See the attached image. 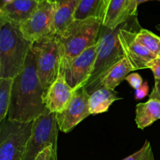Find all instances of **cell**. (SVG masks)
<instances>
[{
    "instance_id": "cell-1",
    "label": "cell",
    "mask_w": 160,
    "mask_h": 160,
    "mask_svg": "<svg viewBox=\"0 0 160 160\" xmlns=\"http://www.w3.org/2000/svg\"><path fill=\"white\" fill-rule=\"evenodd\" d=\"M44 92L38 76L35 54L31 49L23 70L14 78L6 118L20 123L34 121L47 109L43 102Z\"/></svg>"
},
{
    "instance_id": "cell-10",
    "label": "cell",
    "mask_w": 160,
    "mask_h": 160,
    "mask_svg": "<svg viewBox=\"0 0 160 160\" xmlns=\"http://www.w3.org/2000/svg\"><path fill=\"white\" fill-rule=\"evenodd\" d=\"M99 41L89 47L73 59L62 62L60 73L65 76L66 81L73 88L84 87L92 75L95 59L99 48Z\"/></svg>"
},
{
    "instance_id": "cell-6",
    "label": "cell",
    "mask_w": 160,
    "mask_h": 160,
    "mask_svg": "<svg viewBox=\"0 0 160 160\" xmlns=\"http://www.w3.org/2000/svg\"><path fill=\"white\" fill-rule=\"evenodd\" d=\"M34 121L0 122V160H23Z\"/></svg>"
},
{
    "instance_id": "cell-20",
    "label": "cell",
    "mask_w": 160,
    "mask_h": 160,
    "mask_svg": "<svg viewBox=\"0 0 160 160\" xmlns=\"http://www.w3.org/2000/svg\"><path fill=\"white\" fill-rule=\"evenodd\" d=\"M13 82L14 78H0V122L7 117Z\"/></svg>"
},
{
    "instance_id": "cell-21",
    "label": "cell",
    "mask_w": 160,
    "mask_h": 160,
    "mask_svg": "<svg viewBox=\"0 0 160 160\" xmlns=\"http://www.w3.org/2000/svg\"><path fill=\"white\" fill-rule=\"evenodd\" d=\"M136 40L156 56L160 55V37L145 28L136 33Z\"/></svg>"
},
{
    "instance_id": "cell-4",
    "label": "cell",
    "mask_w": 160,
    "mask_h": 160,
    "mask_svg": "<svg viewBox=\"0 0 160 160\" xmlns=\"http://www.w3.org/2000/svg\"><path fill=\"white\" fill-rule=\"evenodd\" d=\"M120 25L110 29L102 25L98 40L99 48L90 78L84 86L88 93L91 95L99 88L103 77L114 65L125 57L118 38Z\"/></svg>"
},
{
    "instance_id": "cell-5",
    "label": "cell",
    "mask_w": 160,
    "mask_h": 160,
    "mask_svg": "<svg viewBox=\"0 0 160 160\" xmlns=\"http://www.w3.org/2000/svg\"><path fill=\"white\" fill-rule=\"evenodd\" d=\"M31 49L36 56L38 76L46 90L60 73L62 57L56 34L34 42Z\"/></svg>"
},
{
    "instance_id": "cell-14",
    "label": "cell",
    "mask_w": 160,
    "mask_h": 160,
    "mask_svg": "<svg viewBox=\"0 0 160 160\" xmlns=\"http://www.w3.org/2000/svg\"><path fill=\"white\" fill-rule=\"evenodd\" d=\"M131 2V0H106L102 17L103 26L113 29L129 20L128 12Z\"/></svg>"
},
{
    "instance_id": "cell-22",
    "label": "cell",
    "mask_w": 160,
    "mask_h": 160,
    "mask_svg": "<svg viewBox=\"0 0 160 160\" xmlns=\"http://www.w3.org/2000/svg\"><path fill=\"white\" fill-rule=\"evenodd\" d=\"M123 160H155L150 142L148 141H145V143L141 149Z\"/></svg>"
},
{
    "instance_id": "cell-28",
    "label": "cell",
    "mask_w": 160,
    "mask_h": 160,
    "mask_svg": "<svg viewBox=\"0 0 160 160\" xmlns=\"http://www.w3.org/2000/svg\"><path fill=\"white\" fill-rule=\"evenodd\" d=\"M149 98L160 101V80H155V85L149 95Z\"/></svg>"
},
{
    "instance_id": "cell-16",
    "label": "cell",
    "mask_w": 160,
    "mask_h": 160,
    "mask_svg": "<svg viewBox=\"0 0 160 160\" xmlns=\"http://www.w3.org/2000/svg\"><path fill=\"white\" fill-rule=\"evenodd\" d=\"M122 99L115 90L100 88L92 93L89 97V110L91 115L104 113L115 101Z\"/></svg>"
},
{
    "instance_id": "cell-19",
    "label": "cell",
    "mask_w": 160,
    "mask_h": 160,
    "mask_svg": "<svg viewBox=\"0 0 160 160\" xmlns=\"http://www.w3.org/2000/svg\"><path fill=\"white\" fill-rule=\"evenodd\" d=\"M106 0H81L73 15V20L95 17L102 20Z\"/></svg>"
},
{
    "instance_id": "cell-3",
    "label": "cell",
    "mask_w": 160,
    "mask_h": 160,
    "mask_svg": "<svg viewBox=\"0 0 160 160\" xmlns=\"http://www.w3.org/2000/svg\"><path fill=\"white\" fill-rule=\"evenodd\" d=\"M102 20L91 17L73 20L62 32L56 34L62 62L73 59L97 42Z\"/></svg>"
},
{
    "instance_id": "cell-12",
    "label": "cell",
    "mask_w": 160,
    "mask_h": 160,
    "mask_svg": "<svg viewBox=\"0 0 160 160\" xmlns=\"http://www.w3.org/2000/svg\"><path fill=\"white\" fill-rule=\"evenodd\" d=\"M78 89L73 88L66 81L62 73H59L57 79L45 90L43 102L49 112L58 113L67 107L72 97Z\"/></svg>"
},
{
    "instance_id": "cell-23",
    "label": "cell",
    "mask_w": 160,
    "mask_h": 160,
    "mask_svg": "<svg viewBox=\"0 0 160 160\" xmlns=\"http://www.w3.org/2000/svg\"><path fill=\"white\" fill-rule=\"evenodd\" d=\"M146 67L152 71L155 80H160V55L150 61Z\"/></svg>"
},
{
    "instance_id": "cell-27",
    "label": "cell",
    "mask_w": 160,
    "mask_h": 160,
    "mask_svg": "<svg viewBox=\"0 0 160 160\" xmlns=\"http://www.w3.org/2000/svg\"><path fill=\"white\" fill-rule=\"evenodd\" d=\"M148 92H149V87H148V81H144L142 86L135 90L134 98L136 100L143 99L144 98H145L148 95Z\"/></svg>"
},
{
    "instance_id": "cell-29",
    "label": "cell",
    "mask_w": 160,
    "mask_h": 160,
    "mask_svg": "<svg viewBox=\"0 0 160 160\" xmlns=\"http://www.w3.org/2000/svg\"><path fill=\"white\" fill-rule=\"evenodd\" d=\"M156 29L158 30V31H160V23H159V24L156 25Z\"/></svg>"
},
{
    "instance_id": "cell-11",
    "label": "cell",
    "mask_w": 160,
    "mask_h": 160,
    "mask_svg": "<svg viewBox=\"0 0 160 160\" xmlns=\"http://www.w3.org/2000/svg\"><path fill=\"white\" fill-rule=\"evenodd\" d=\"M89 97L84 87L76 91L67 107L56 114V120L59 130L69 133L81 121L91 115L89 110Z\"/></svg>"
},
{
    "instance_id": "cell-13",
    "label": "cell",
    "mask_w": 160,
    "mask_h": 160,
    "mask_svg": "<svg viewBox=\"0 0 160 160\" xmlns=\"http://www.w3.org/2000/svg\"><path fill=\"white\" fill-rule=\"evenodd\" d=\"M39 0H11L0 8V19L20 27L31 17Z\"/></svg>"
},
{
    "instance_id": "cell-9",
    "label": "cell",
    "mask_w": 160,
    "mask_h": 160,
    "mask_svg": "<svg viewBox=\"0 0 160 160\" xmlns=\"http://www.w3.org/2000/svg\"><path fill=\"white\" fill-rule=\"evenodd\" d=\"M25 38L34 42L56 34L55 6L51 0H39L37 8L29 19L20 26Z\"/></svg>"
},
{
    "instance_id": "cell-26",
    "label": "cell",
    "mask_w": 160,
    "mask_h": 160,
    "mask_svg": "<svg viewBox=\"0 0 160 160\" xmlns=\"http://www.w3.org/2000/svg\"><path fill=\"white\" fill-rule=\"evenodd\" d=\"M148 1H160V0H131L128 12V19H131L138 16V7L140 4Z\"/></svg>"
},
{
    "instance_id": "cell-7",
    "label": "cell",
    "mask_w": 160,
    "mask_h": 160,
    "mask_svg": "<svg viewBox=\"0 0 160 160\" xmlns=\"http://www.w3.org/2000/svg\"><path fill=\"white\" fill-rule=\"evenodd\" d=\"M59 130L56 114L46 109L34 120L32 132L27 143L23 160H35L42 152L49 146L57 152Z\"/></svg>"
},
{
    "instance_id": "cell-2",
    "label": "cell",
    "mask_w": 160,
    "mask_h": 160,
    "mask_svg": "<svg viewBox=\"0 0 160 160\" xmlns=\"http://www.w3.org/2000/svg\"><path fill=\"white\" fill-rule=\"evenodd\" d=\"M32 45L20 27L0 19V78H15L22 71Z\"/></svg>"
},
{
    "instance_id": "cell-17",
    "label": "cell",
    "mask_w": 160,
    "mask_h": 160,
    "mask_svg": "<svg viewBox=\"0 0 160 160\" xmlns=\"http://www.w3.org/2000/svg\"><path fill=\"white\" fill-rule=\"evenodd\" d=\"M160 120V101L149 98L146 102H140L136 106L135 122L139 129L144 130Z\"/></svg>"
},
{
    "instance_id": "cell-18",
    "label": "cell",
    "mask_w": 160,
    "mask_h": 160,
    "mask_svg": "<svg viewBox=\"0 0 160 160\" xmlns=\"http://www.w3.org/2000/svg\"><path fill=\"white\" fill-rule=\"evenodd\" d=\"M133 70L131 63L126 57L122 59L120 62L114 65L108 73L103 77L100 82V88H107L115 90L116 88L130 74Z\"/></svg>"
},
{
    "instance_id": "cell-8",
    "label": "cell",
    "mask_w": 160,
    "mask_h": 160,
    "mask_svg": "<svg viewBox=\"0 0 160 160\" xmlns=\"http://www.w3.org/2000/svg\"><path fill=\"white\" fill-rule=\"evenodd\" d=\"M141 28L137 16L122 23L118 32L119 42L134 71L147 69V64L156 57L136 40V33Z\"/></svg>"
},
{
    "instance_id": "cell-24",
    "label": "cell",
    "mask_w": 160,
    "mask_h": 160,
    "mask_svg": "<svg viewBox=\"0 0 160 160\" xmlns=\"http://www.w3.org/2000/svg\"><path fill=\"white\" fill-rule=\"evenodd\" d=\"M35 160H58L57 152L55 151L52 147L49 146L42 152Z\"/></svg>"
},
{
    "instance_id": "cell-25",
    "label": "cell",
    "mask_w": 160,
    "mask_h": 160,
    "mask_svg": "<svg viewBox=\"0 0 160 160\" xmlns=\"http://www.w3.org/2000/svg\"><path fill=\"white\" fill-rule=\"evenodd\" d=\"M125 80L129 83L131 87H132L135 90L139 88L142 86V84H143V79H142V78L138 73H132L128 74L126 77V78H125Z\"/></svg>"
},
{
    "instance_id": "cell-15",
    "label": "cell",
    "mask_w": 160,
    "mask_h": 160,
    "mask_svg": "<svg viewBox=\"0 0 160 160\" xmlns=\"http://www.w3.org/2000/svg\"><path fill=\"white\" fill-rule=\"evenodd\" d=\"M55 6L56 34L62 32L73 20V15L81 0H51Z\"/></svg>"
}]
</instances>
